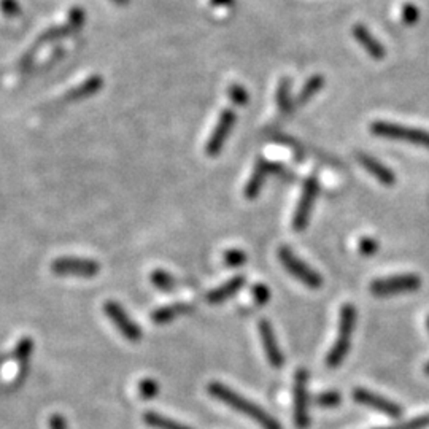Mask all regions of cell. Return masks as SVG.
<instances>
[{
    "instance_id": "74e56055",
    "label": "cell",
    "mask_w": 429,
    "mask_h": 429,
    "mask_svg": "<svg viewBox=\"0 0 429 429\" xmlns=\"http://www.w3.org/2000/svg\"><path fill=\"white\" fill-rule=\"evenodd\" d=\"M425 372H426V374L429 375V363L425 366Z\"/></svg>"
},
{
    "instance_id": "4fadbf2b",
    "label": "cell",
    "mask_w": 429,
    "mask_h": 429,
    "mask_svg": "<svg viewBox=\"0 0 429 429\" xmlns=\"http://www.w3.org/2000/svg\"><path fill=\"white\" fill-rule=\"evenodd\" d=\"M358 161L359 164L363 165V167L369 172L372 176H375L377 180H379L382 185L385 186H393L394 181H396V175H394V172L386 167L385 164L380 163L379 159L369 156V154L366 153H359L358 154Z\"/></svg>"
},
{
    "instance_id": "e575fe53",
    "label": "cell",
    "mask_w": 429,
    "mask_h": 429,
    "mask_svg": "<svg viewBox=\"0 0 429 429\" xmlns=\"http://www.w3.org/2000/svg\"><path fill=\"white\" fill-rule=\"evenodd\" d=\"M50 429H68L67 428V421L62 415L54 414L50 419Z\"/></svg>"
},
{
    "instance_id": "ffe728a7",
    "label": "cell",
    "mask_w": 429,
    "mask_h": 429,
    "mask_svg": "<svg viewBox=\"0 0 429 429\" xmlns=\"http://www.w3.org/2000/svg\"><path fill=\"white\" fill-rule=\"evenodd\" d=\"M143 421H145L146 426H150L153 429H193L190 426L183 425V423L167 419V416L158 414V412H151V410L143 414Z\"/></svg>"
},
{
    "instance_id": "e0dca14e",
    "label": "cell",
    "mask_w": 429,
    "mask_h": 429,
    "mask_svg": "<svg viewBox=\"0 0 429 429\" xmlns=\"http://www.w3.org/2000/svg\"><path fill=\"white\" fill-rule=\"evenodd\" d=\"M102 86H104V80H102V77L99 75L89 77L88 80H84L82 84H78L77 88H73L70 93L67 94V99L72 102L88 99V97L99 93V91L102 89Z\"/></svg>"
},
{
    "instance_id": "44dd1931",
    "label": "cell",
    "mask_w": 429,
    "mask_h": 429,
    "mask_svg": "<svg viewBox=\"0 0 429 429\" xmlns=\"http://www.w3.org/2000/svg\"><path fill=\"white\" fill-rule=\"evenodd\" d=\"M324 86V78L322 75H313L307 80V83L302 86L299 96L296 97L294 100V108L306 105L308 100L313 99V96L318 93L319 89H322Z\"/></svg>"
},
{
    "instance_id": "7c38bea8",
    "label": "cell",
    "mask_w": 429,
    "mask_h": 429,
    "mask_svg": "<svg viewBox=\"0 0 429 429\" xmlns=\"http://www.w3.org/2000/svg\"><path fill=\"white\" fill-rule=\"evenodd\" d=\"M257 331H259L261 342L262 347H264V353L269 364H271L273 369H280L285 363V356L282 350H280L276 331H273L272 324L269 323L267 319H259V323H257Z\"/></svg>"
},
{
    "instance_id": "f546056e",
    "label": "cell",
    "mask_w": 429,
    "mask_h": 429,
    "mask_svg": "<svg viewBox=\"0 0 429 429\" xmlns=\"http://www.w3.org/2000/svg\"><path fill=\"white\" fill-rule=\"evenodd\" d=\"M253 297L257 306H266L271 299V289L264 283H256L253 286Z\"/></svg>"
},
{
    "instance_id": "6da1fadb",
    "label": "cell",
    "mask_w": 429,
    "mask_h": 429,
    "mask_svg": "<svg viewBox=\"0 0 429 429\" xmlns=\"http://www.w3.org/2000/svg\"><path fill=\"white\" fill-rule=\"evenodd\" d=\"M207 391L215 399L221 400L223 404L229 405L231 409L237 410L240 414H243L245 416H248V419L256 421L262 429H282V425H280L278 420L273 419L271 414H267L264 409L259 407V405L255 402H251L250 399L243 398L242 394L231 390L229 386L223 385V383L220 382L209 383Z\"/></svg>"
},
{
    "instance_id": "4316f807",
    "label": "cell",
    "mask_w": 429,
    "mask_h": 429,
    "mask_svg": "<svg viewBox=\"0 0 429 429\" xmlns=\"http://www.w3.org/2000/svg\"><path fill=\"white\" fill-rule=\"evenodd\" d=\"M247 262V255L239 248H231L225 253V264L227 267H240Z\"/></svg>"
},
{
    "instance_id": "f1b7e54d",
    "label": "cell",
    "mask_w": 429,
    "mask_h": 429,
    "mask_svg": "<svg viewBox=\"0 0 429 429\" xmlns=\"http://www.w3.org/2000/svg\"><path fill=\"white\" fill-rule=\"evenodd\" d=\"M358 250L363 256H372L379 251V242L372 237H363L358 242Z\"/></svg>"
},
{
    "instance_id": "ba28073f",
    "label": "cell",
    "mask_w": 429,
    "mask_h": 429,
    "mask_svg": "<svg viewBox=\"0 0 429 429\" xmlns=\"http://www.w3.org/2000/svg\"><path fill=\"white\" fill-rule=\"evenodd\" d=\"M307 383H308L307 369H297L294 375V425L297 429H307L310 426Z\"/></svg>"
},
{
    "instance_id": "3957f363",
    "label": "cell",
    "mask_w": 429,
    "mask_h": 429,
    "mask_svg": "<svg viewBox=\"0 0 429 429\" xmlns=\"http://www.w3.org/2000/svg\"><path fill=\"white\" fill-rule=\"evenodd\" d=\"M370 133L375 137H382V139L414 143V145L429 150V130L415 129L409 128V126H400L388 121H375L370 124Z\"/></svg>"
},
{
    "instance_id": "83f0119b",
    "label": "cell",
    "mask_w": 429,
    "mask_h": 429,
    "mask_svg": "<svg viewBox=\"0 0 429 429\" xmlns=\"http://www.w3.org/2000/svg\"><path fill=\"white\" fill-rule=\"evenodd\" d=\"M139 393L143 399H153L154 396H158L159 385L153 379H143L139 383Z\"/></svg>"
},
{
    "instance_id": "7402d4cb",
    "label": "cell",
    "mask_w": 429,
    "mask_h": 429,
    "mask_svg": "<svg viewBox=\"0 0 429 429\" xmlns=\"http://www.w3.org/2000/svg\"><path fill=\"white\" fill-rule=\"evenodd\" d=\"M277 107L282 114H289L294 110V102L291 100V82L288 78L282 80L277 89Z\"/></svg>"
},
{
    "instance_id": "603a6c76",
    "label": "cell",
    "mask_w": 429,
    "mask_h": 429,
    "mask_svg": "<svg viewBox=\"0 0 429 429\" xmlns=\"http://www.w3.org/2000/svg\"><path fill=\"white\" fill-rule=\"evenodd\" d=\"M150 280L158 289L165 291V293H170V291L175 289V278L172 277L169 272L163 271V269H156V271H153Z\"/></svg>"
},
{
    "instance_id": "2e32d148",
    "label": "cell",
    "mask_w": 429,
    "mask_h": 429,
    "mask_svg": "<svg viewBox=\"0 0 429 429\" xmlns=\"http://www.w3.org/2000/svg\"><path fill=\"white\" fill-rule=\"evenodd\" d=\"M245 285V277L237 276L231 280H227L226 283H223L218 288H215L213 291H210L207 294V302L211 306H218L226 302L229 297H232L236 293H239L242 289V286Z\"/></svg>"
},
{
    "instance_id": "d4e9b609",
    "label": "cell",
    "mask_w": 429,
    "mask_h": 429,
    "mask_svg": "<svg viewBox=\"0 0 429 429\" xmlns=\"http://www.w3.org/2000/svg\"><path fill=\"white\" fill-rule=\"evenodd\" d=\"M227 96H229V99H231L232 104H236L237 107L247 105V104H248V100H250V96H248V93H247V89H245L243 86L236 84V83L229 86Z\"/></svg>"
},
{
    "instance_id": "d6a6232c",
    "label": "cell",
    "mask_w": 429,
    "mask_h": 429,
    "mask_svg": "<svg viewBox=\"0 0 429 429\" xmlns=\"http://www.w3.org/2000/svg\"><path fill=\"white\" fill-rule=\"evenodd\" d=\"M402 20L405 24H409V26L415 24V22L419 21V10H416L415 5H412V3L405 5V7L402 8Z\"/></svg>"
},
{
    "instance_id": "7a4b0ae2",
    "label": "cell",
    "mask_w": 429,
    "mask_h": 429,
    "mask_svg": "<svg viewBox=\"0 0 429 429\" xmlns=\"http://www.w3.org/2000/svg\"><path fill=\"white\" fill-rule=\"evenodd\" d=\"M354 326H356V308L352 304H345L340 310V319H339V333H337V339L334 345L326 356V366L331 369L339 368L343 359L350 352L352 347V337Z\"/></svg>"
},
{
    "instance_id": "277c9868",
    "label": "cell",
    "mask_w": 429,
    "mask_h": 429,
    "mask_svg": "<svg viewBox=\"0 0 429 429\" xmlns=\"http://www.w3.org/2000/svg\"><path fill=\"white\" fill-rule=\"evenodd\" d=\"M51 272L59 277L94 278L100 272V264L89 257L62 256L51 262Z\"/></svg>"
},
{
    "instance_id": "8992f818",
    "label": "cell",
    "mask_w": 429,
    "mask_h": 429,
    "mask_svg": "<svg viewBox=\"0 0 429 429\" xmlns=\"http://www.w3.org/2000/svg\"><path fill=\"white\" fill-rule=\"evenodd\" d=\"M421 278L415 273H404V276H394L386 278L374 280L370 283V293L379 297L412 293V291L420 289Z\"/></svg>"
},
{
    "instance_id": "30bf717a",
    "label": "cell",
    "mask_w": 429,
    "mask_h": 429,
    "mask_svg": "<svg viewBox=\"0 0 429 429\" xmlns=\"http://www.w3.org/2000/svg\"><path fill=\"white\" fill-rule=\"evenodd\" d=\"M236 121L237 116L231 108L221 112L218 123H216L213 133H211L210 139L207 140V145H205V153H207L209 156H216V154L223 150V146H225L226 140L229 139V134H231Z\"/></svg>"
},
{
    "instance_id": "8d00e7d4",
    "label": "cell",
    "mask_w": 429,
    "mask_h": 429,
    "mask_svg": "<svg viewBox=\"0 0 429 429\" xmlns=\"http://www.w3.org/2000/svg\"><path fill=\"white\" fill-rule=\"evenodd\" d=\"M113 2L118 3V5H126V3L129 2V0H113Z\"/></svg>"
},
{
    "instance_id": "836d02e7",
    "label": "cell",
    "mask_w": 429,
    "mask_h": 429,
    "mask_svg": "<svg viewBox=\"0 0 429 429\" xmlns=\"http://www.w3.org/2000/svg\"><path fill=\"white\" fill-rule=\"evenodd\" d=\"M68 22H70V24L75 29L82 27L84 24V11L78 7L73 8L70 11V16H68Z\"/></svg>"
},
{
    "instance_id": "8fae6325",
    "label": "cell",
    "mask_w": 429,
    "mask_h": 429,
    "mask_svg": "<svg viewBox=\"0 0 429 429\" xmlns=\"http://www.w3.org/2000/svg\"><path fill=\"white\" fill-rule=\"evenodd\" d=\"M353 399L356 400L358 404L366 405V407L374 409L382 412L383 415L391 416V419H400L402 415V407L398 404H394L393 400L380 396V394H375L366 388H354L353 390Z\"/></svg>"
},
{
    "instance_id": "cb8c5ba5",
    "label": "cell",
    "mask_w": 429,
    "mask_h": 429,
    "mask_svg": "<svg viewBox=\"0 0 429 429\" xmlns=\"http://www.w3.org/2000/svg\"><path fill=\"white\" fill-rule=\"evenodd\" d=\"M77 29L73 27L70 22H67L66 26H61V27H53V29H48L47 32L43 33L42 37H40V40H38V43L37 45H40V43H47V42H54V40H59V38H64V37H67V36H70L72 32H75Z\"/></svg>"
},
{
    "instance_id": "9a60e30c",
    "label": "cell",
    "mask_w": 429,
    "mask_h": 429,
    "mask_svg": "<svg viewBox=\"0 0 429 429\" xmlns=\"http://www.w3.org/2000/svg\"><path fill=\"white\" fill-rule=\"evenodd\" d=\"M353 36L358 40V43L366 50V53L372 57V59L380 61L385 57V48H383V45L379 42V40L372 36L368 27L363 24H356L353 27Z\"/></svg>"
},
{
    "instance_id": "9c48e42d",
    "label": "cell",
    "mask_w": 429,
    "mask_h": 429,
    "mask_svg": "<svg viewBox=\"0 0 429 429\" xmlns=\"http://www.w3.org/2000/svg\"><path fill=\"white\" fill-rule=\"evenodd\" d=\"M104 312L107 317L112 319L114 328H116L126 339L130 342H139L142 339V329L139 328V324L129 317L121 304H118V302L114 301H108L104 304Z\"/></svg>"
},
{
    "instance_id": "4dcf8cb0",
    "label": "cell",
    "mask_w": 429,
    "mask_h": 429,
    "mask_svg": "<svg viewBox=\"0 0 429 429\" xmlns=\"http://www.w3.org/2000/svg\"><path fill=\"white\" fill-rule=\"evenodd\" d=\"M428 426H429V415L420 416V419H415L407 423H402V425L391 426V428H382V429H425Z\"/></svg>"
},
{
    "instance_id": "5b68a950",
    "label": "cell",
    "mask_w": 429,
    "mask_h": 429,
    "mask_svg": "<svg viewBox=\"0 0 429 429\" xmlns=\"http://www.w3.org/2000/svg\"><path fill=\"white\" fill-rule=\"evenodd\" d=\"M278 259L282 262V266L288 271L291 276L304 283L307 288L318 289L323 285V278L319 273L307 266L304 261L299 259L289 247H280L278 250Z\"/></svg>"
},
{
    "instance_id": "5bb4252c",
    "label": "cell",
    "mask_w": 429,
    "mask_h": 429,
    "mask_svg": "<svg viewBox=\"0 0 429 429\" xmlns=\"http://www.w3.org/2000/svg\"><path fill=\"white\" fill-rule=\"evenodd\" d=\"M271 174V164H269L264 158H259L255 164L253 174H251L250 180L245 185L243 194L247 199H256L257 194L261 193L262 186H264V181L267 179V175Z\"/></svg>"
},
{
    "instance_id": "52a82bcc",
    "label": "cell",
    "mask_w": 429,
    "mask_h": 429,
    "mask_svg": "<svg viewBox=\"0 0 429 429\" xmlns=\"http://www.w3.org/2000/svg\"><path fill=\"white\" fill-rule=\"evenodd\" d=\"M319 191V181L317 179V175H310L306 180L304 186H302V193L299 197V202H297V207L293 216V229L294 231H304L308 225V220H310L313 205L317 202Z\"/></svg>"
},
{
    "instance_id": "ac0fdd59",
    "label": "cell",
    "mask_w": 429,
    "mask_h": 429,
    "mask_svg": "<svg viewBox=\"0 0 429 429\" xmlns=\"http://www.w3.org/2000/svg\"><path fill=\"white\" fill-rule=\"evenodd\" d=\"M193 310L191 306L188 304H172V306H165L161 308H156L151 313V319L156 324H165L174 322L175 318L181 317V315L190 313Z\"/></svg>"
},
{
    "instance_id": "f35d334b",
    "label": "cell",
    "mask_w": 429,
    "mask_h": 429,
    "mask_svg": "<svg viewBox=\"0 0 429 429\" xmlns=\"http://www.w3.org/2000/svg\"><path fill=\"white\" fill-rule=\"evenodd\" d=\"M426 324H428V331H429V317H428V322H426Z\"/></svg>"
},
{
    "instance_id": "d6986e66",
    "label": "cell",
    "mask_w": 429,
    "mask_h": 429,
    "mask_svg": "<svg viewBox=\"0 0 429 429\" xmlns=\"http://www.w3.org/2000/svg\"><path fill=\"white\" fill-rule=\"evenodd\" d=\"M32 353H33V340L31 339V337H22V339H20L15 347V359L20 366L18 380L24 379L26 370H27V363H29V359H31Z\"/></svg>"
},
{
    "instance_id": "d590c367",
    "label": "cell",
    "mask_w": 429,
    "mask_h": 429,
    "mask_svg": "<svg viewBox=\"0 0 429 429\" xmlns=\"http://www.w3.org/2000/svg\"><path fill=\"white\" fill-rule=\"evenodd\" d=\"M234 2L236 0H210V5L211 7H231V5H234Z\"/></svg>"
},
{
    "instance_id": "484cf974",
    "label": "cell",
    "mask_w": 429,
    "mask_h": 429,
    "mask_svg": "<svg viewBox=\"0 0 429 429\" xmlns=\"http://www.w3.org/2000/svg\"><path fill=\"white\" fill-rule=\"evenodd\" d=\"M340 393L337 391H324V393H319L317 398H315V402H317L319 407H324V409H333V407H337V405H340Z\"/></svg>"
},
{
    "instance_id": "1f68e13d",
    "label": "cell",
    "mask_w": 429,
    "mask_h": 429,
    "mask_svg": "<svg viewBox=\"0 0 429 429\" xmlns=\"http://www.w3.org/2000/svg\"><path fill=\"white\" fill-rule=\"evenodd\" d=\"M0 10H2L3 15L10 16V18L21 13V7L16 0H0Z\"/></svg>"
}]
</instances>
